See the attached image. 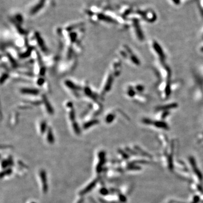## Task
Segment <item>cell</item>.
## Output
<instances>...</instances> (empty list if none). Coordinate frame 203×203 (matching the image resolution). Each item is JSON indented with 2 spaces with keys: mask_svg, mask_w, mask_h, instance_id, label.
<instances>
[{
  "mask_svg": "<svg viewBox=\"0 0 203 203\" xmlns=\"http://www.w3.org/2000/svg\"><path fill=\"white\" fill-rule=\"evenodd\" d=\"M155 124L157 127H159V128H166L167 126H168L165 123H164V122H161V121H157Z\"/></svg>",
  "mask_w": 203,
  "mask_h": 203,
  "instance_id": "3",
  "label": "cell"
},
{
  "mask_svg": "<svg viewBox=\"0 0 203 203\" xmlns=\"http://www.w3.org/2000/svg\"><path fill=\"white\" fill-rule=\"evenodd\" d=\"M201 51L203 52V48H201Z\"/></svg>",
  "mask_w": 203,
  "mask_h": 203,
  "instance_id": "4",
  "label": "cell"
},
{
  "mask_svg": "<svg viewBox=\"0 0 203 203\" xmlns=\"http://www.w3.org/2000/svg\"><path fill=\"white\" fill-rule=\"evenodd\" d=\"M177 106V105L176 104H172V105H165V106H161L159 108V110H168V109H171L172 108H175Z\"/></svg>",
  "mask_w": 203,
  "mask_h": 203,
  "instance_id": "2",
  "label": "cell"
},
{
  "mask_svg": "<svg viewBox=\"0 0 203 203\" xmlns=\"http://www.w3.org/2000/svg\"><path fill=\"white\" fill-rule=\"evenodd\" d=\"M154 49H155V51L157 52V54L159 55V56H160V57L161 58H162V59H164V53L163 51H162V50H161V47L160 46V45L159 44H157V43H154V44L153 45Z\"/></svg>",
  "mask_w": 203,
  "mask_h": 203,
  "instance_id": "1",
  "label": "cell"
}]
</instances>
